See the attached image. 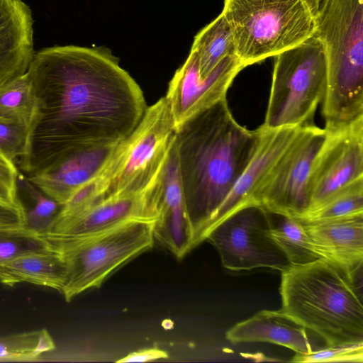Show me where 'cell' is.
<instances>
[{
	"instance_id": "6da1fadb",
	"label": "cell",
	"mask_w": 363,
	"mask_h": 363,
	"mask_svg": "<svg viewBox=\"0 0 363 363\" xmlns=\"http://www.w3.org/2000/svg\"><path fill=\"white\" fill-rule=\"evenodd\" d=\"M27 72L37 101L18 162L28 176L75 152L118 143L147 108L139 85L105 48H46L34 53Z\"/></svg>"
},
{
	"instance_id": "7a4b0ae2",
	"label": "cell",
	"mask_w": 363,
	"mask_h": 363,
	"mask_svg": "<svg viewBox=\"0 0 363 363\" xmlns=\"http://www.w3.org/2000/svg\"><path fill=\"white\" fill-rule=\"evenodd\" d=\"M261 136L233 116L224 98L175 130L181 186L194 248L206 240L209 223L251 160Z\"/></svg>"
},
{
	"instance_id": "3957f363",
	"label": "cell",
	"mask_w": 363,
	"mask_h": 363,
	"mask_svg": "<svg viewBox=\"0 0 363 363\" xmlns=\"http://www.w3.org/2000/svg\"><path fill=\"white\" fill-rule=\"evenodd\" d=\"M281 311L327 346L363 341L362 287L324 258L281 272Z\"/></svg>"
},
{
	"instance_id": "277c9868",
	"label": "cell",
	"mask_w": 363,
	"mask_h": 363,
	"mask_svg": "<svg viewBox=\"0 0 363 363\" xmlns=\"http://www.w3.org/2000/svg\"><path fill=\"white\" fill-rule=\"evenodd\" d=\"M327 60L325 130L363 117V0H321L314 35Z\"/></svg>"
},
{
	"instance_id": "5b68a950",
	"label": "cell",
	"mask_w": 363,
	"mask_h": 363,
	"mask_svg": "<svg viewBox=\"0 0 363 363\" xmlns=\"http://www.w3.org/2000/svg\"><path fill=\"white\" fill-rule=\"evenodd\" d=\"M320 0H224L221 13L245 67L313 36Z\"/></svg>"
},
{
	"instance_id": "8992f818",
	"label": "cell",
	"mask_w": 363,
	"mask_h": 363,
	"mask_svg": "<svg viewBox=\"0 0 363 363\" xmlns=\"http://www.w3.org/2000/svg\"><path fill=\"white\" fill-rule=\"evenodd\" d=\"M153 223L130 220L82 238L38 234L47 248L64 258L67 273L61 291L67 301L99 288L114 272L150 250L155 242Z\"/></svg>"
},
{
	"instance_id": "52a82bcc",
	"label": "cell",
	"mask_w": 363,
	"mask_h": 363,
	"mask_svg": "<svg viewBox=\"0 0 363 363\" xmlns=\"http://www.w3.org/2000/svg\"><path fill=\"white\" fill-rule=\"evenodd\" d=\"M274 57L270 94L262 126L274 129L312 124L326 88L327 60L322 43L313 35Z\"/></svg>"
},
{
	"instance_id": "ba28073f",
	"label": "cell",
	"mask_w": 363,
	"mask_h": 363,
	"mask_svg": "<svg viewBox=\"0 0 363 363\" xmlns=\"http://www.w3.org/2000/svg\"><path fill=\"white\" fill-rule=\"evenodd\" d=\"M175 130L164 96L147 107L133 131L118 143L102 172L108 181L107 197L138 194L147 189L165 164Z\"/></svg>"
},
{
	"instance_id": "9c48e42d",
	"label": "cell",
	"mask_w": 363,
	"mask_h": 363,
	"mask_svg": "<svg viewBox=\"0 0 363 363\" xmlns=\"http://www.w3.org/2000/svg\"><path fill=\"white\" fill-rule=\"evenodd\" d=\"M325 130L313 124L301 128L252 196V202L272 213L299 219L310 207L309 181Z\"/></svg>"
},
{
	"instance_id": "30bf717a",
	"label": "cell",
	"mask_w": 363,
	"mask_h": 363,
	"mask_svg": "<svg viewBox=\"0 0 363 363\" xmlns=\"http://www.w3.org/2000/svg\"><path fill=\"white\" fill-rule=\"evenodd\" d=\"M269 213L257 204L245 206L225 219L206 240L217 249L224 268L235 272L270 268L280 272L290 264L269 235Z\"/></svg>"
},
{
	"instance_id": "8fae6325",
	"label": "cell",
	"mask_w": 363,
	"mask_h": 363,
	"mask_svg": "<svg viewBox=\"0 0 363 363\" xmlns=\"http://www.w3.org/2000/svg\"><path fill=\"white\" fill-rule=\"evenodd\" d=\"M325 132L311 167L308 211L337 190L363 177V117Z\"/></svg>"
},
{
	"instance_id": "7c38bea8",
	"label": "cell",
	"mask_w": 363,
	"mask_h": 363,
	"mask_svg": "<svg viewBox=\"0 0 363 363\" xmlns=\"http://www.w3.org/2000/svg\"><path fill=\"white\" fill-rule=\"evenodd\" d=\"M236 55L223 59L205 78L199 72L196 54L191 50L168 86L167 99L175 128L191 117L226 98L228 89L244 69Z\"/></svg>"
},
{
	"instance_id": "4fadbf2b",
	"label": "cell",
	"mask_w": 363,
	"mask_h": 363,
	"mask_svg": "<svg viewBox=\"0 0 363 363\" xmlns=\"http://www.w3.org/2000/svg\"><path fill=\"white\" fill-rule=\"evenodd\" d=\"M155 186L158 218L152 226L155 241L169 250L177 259H182L194 249L193 233L181 186L174 143L155 179Z\"/></svg>"
},
{
	"instance_id": "5bb4252c",
	"label": "cell",
	"mask_w": 363,
	"mask_h": 363,
	"mask_svg": "<svg viewBox=\"0 0 363 363\" xmlns=\"http://www.w3.org/2000/svg\"><path fill=\"white\" fill-rule=\"evenodd\" d=\"M302 127L268 129L259 126L261 136L256 151L223 203L211 219L207 235L240 208L254 204L252 196Z\"/></svg>"
},
{
	"instance_id": "9a60e30c",
	"label": "cell",
	"mask_w": 363,
	"mask_h": 363,
	"mask_svg": "<svg viewBox=\"0 0 363 363\" xmlns=\"http://www.w3.org/2000/svg\"><path fill=\"white\" fill-rule=\"evenodd\" d=\"M155 194L150 185L138 194L108 196L50 234L82 238L99 233L130 220L154 223L158 218Z\"/></svg>"
},
{
	"instance_id": "2e32d148",
	"label": "cell",
	"mask_w": 363,
	"mask_h": 363,
	"mask_svg": "<svg viewBox=\"0 0 363 363\" xmlns=\"http://www.w3.org/2000/svg\"><path fill=\"white\" fill-rule=\"evenodd\" d=\"M117 145L75 152L27 177L45 194L62 205L77 189L102 174Z\"/></svg>"
},
{
	"instance_id": "e0dca14e",
	"label": "cell",
	"mask_w": 363,
	"mask_h": 363,
	"mask_svg": "<svg viewBox=\"0 0 363 363\" xmlns=\"http://www.w3.org/2000/svg\"><path fill=\"white\" fill-rule=\"evenodd\" d=\"M299 220L321 257L357 279L362 272L363 213L328 220Z\"/></svg>"
},
{
	"instance_id": "ac0fdd59",
	"label": "cell",
	"mask_w": 363,
	"mask_h": 363,
	"mask_svg": "<svg viewBox=\"0 0 363 363\" xmlns=\"http://www.w3.org/2000/svg\"><path fill=\"white\" fill-rule=\"evenodd\" d=\"M33 25L22 0H0V90L28 71L35 53Z\"/></svg>"
},
{
	"instance_id": "d6986e66",
	"label": "cell",
	"mask_w": 363,
	"mask_h": 363,
	"mask_svg": "<svg viewBox=\"0 0 363 363\" xmlns=\"http://www.w3.org/2000/svg\"><path fill=\"white\" fill-rule=\"evenodd\" d=\"M225 337L232 343L269 342L301 354H310L325 347L318 340H322L320 337L297 323L281 309L259 311L230 328Z\"/></svg>"
},
{
	"instance_id": "ffe728a7",
	"label": "cell",
	"mask_w": 363,
	"mask_h": 363,
	"mask_svg": "<svg viewBox=\"0 0 363 363\" xmlns=\"http://www.w3.org/2000/svg\"><path fill=\"white\" fill-rule=\"evenodd\" d=\"M67 267L64 258L48 250L19 256L0 267V282L9 286L27 282L61 292Z\"/></svg>"
},
{
	"instance_id": "44dd1931",
	"label": "cell",
	"mask_w": 363,
	"mask_h": 363,
	"mask_svg": "<svg viewBox=\"0 0 363 363\" xmlns=\"http://www.w3.org/2000/svg\"><path fill=\"white\" fill-rule=\"evenodd\" d=\"M269 213V235L284 253L290 264H303L323 258L298 219Z\"/></svg>"
},
{
	"instance_id": "7402d4cb",
	"label": "cell",
	"mask_w": 363,
	"mask_h": 363,
	"mask_svg": "<svg viewBox=\"0 0 363 363\" xmlns=\"http://www.w3.org/2000/svg\"><path fill=\"white\" fill-rule=\"evenodd\" d=\"M191 50L198 57L202 78L206 77L223 59L236 55L231 30L222 13L196 34Z\"/></svg>"
},
{
	"instance_id": "603a6c76",
	"label": "cell",
	"mask_w": 363,
	"mask_h": 363,
	"mask_svg": "<svg viewBox=\"0 0 363 363\" xmlns=\"http://www.w3.org/2000/svg\"><path fill=\"white\" fill-rule=\"evenodd\" d=\"M36 106L33 84L27 72L0 90V117L26 124L30 128Z\"/></svg>"
},
{
	"instance_id": "cb8c5ba5",
	"label": "cell",
	"mask_w": 363,
	"mask_h": 363,
	"mask_svg": "<svg viewBox=\"0 0 363 363\" xmlns=\"http://www.w3.org/2000/svg\"><path fill=\"white\" fill-rule=\"evenodd\" d=\"M363 213V177L335 191L298 220L313 221Z\"/></svg>"
},
{
	"instance_id": "d4e9b609",
	"label": "cell",
	"mask_w": 363,
	"mask_h": 363,
	"mask_svg": "<svg viewBox=\"0 0 363 363\" xmlns=\"http://www.w3.org/2000/svg\"><path fill=\"white\" fill-rule=\"evenodd\" d=\"M55 348V342L46 329L2 336L0 362L33 361Z\"/></svg>"
},
{
	"instance_id": "484cf974",
	"label": "cell",
	"mask_w": 363,
	"mask_h": 363,
	"mask_svg": "<svg viewBox=\"0 0 363 363\" xmlns=\"http://www.w3.org/2000/svg\"><path fill=\"white\" fill-rule=\"evenodd\" d=\"M18 187L33 201L31 208L26 211V228L37 234L46 233L62 205L45 194L27 176L21 173Z\"/></svg>"
},
{
	"instance_id": "4316f807",
	"label": "cell",
	"mask_w": 363,
	"mask_h": 363,
	"mask_svg": "<svg viewBox=\"0 0 363 363\" xmlns=\"http://www.w3.org/2000/svg\"><path fill=\"white\" fill-rule=\"evenodd\" d=\"M48 250L38 234L26 227L0 230V267L23 255Z\"/></svg>"
},
{
	"instance_id": "83f0119b",
	"label": "cell",
	"mask_w": 363,
	"mask_h": 363,
	"mask_svg": "<svg viewBox=\"0 0 363 363\" xmlns=\"http://www.w3.org/2000/svg\"><path fill=\"white\" fill-rule=\"evenodd\" d=\"M291 362H363V341L325 346L310 354L296 353Z\"/></svg>"
},
{
	"instance_id": "f1b7e54d",
	"label": "cell",
	"mask_w": 363,
	"mask_h": 363,
	"mask_svg": "<svg viewBox=\"0 0 363 363\" xmlns=\"http://www.w3.org/2000/svg\"><path fill=\"white\" fill-rule=\"evenodd\" d=\"M29 126L0 117V150L11 160L19 162L26 155Z\"/></svg>"
},
{
	"instance_id": "f546056e",
	"label": "cell",
	"mask_w": 363,
	"mask_h": 363,
	"mask_svg": "<svg viewBox=\"0 0 363 363\" xmlns=\"http://www.w3.org/2000/svg\"><path fill=\"white\" fill-rule=\"evenodd\" d=\"M20 172L16 162L0 150V199L11 203L20 199L18 196Z\"/></svg>"
},
{
	"instance_id": "4dcf8cb0",
	"label": "cell",
	"mask_w": 363,
	"mask_h": 363,
	"mask_svg": "<svg viewBox=\"0 0 363 363\" xmlns=\"http://www.w3.org/2000/svg\"><path fill=\"white\" fill-rule=\"evenodd\" d=\"M24 227H26V209L22 202L0 201V230Z\"/></svg>"
},
{
	"instance_id": "1f68e13d",
	"label": "cell",
	"mask_w": 363,
	"mask_h": 363,
	"mask_svg": "<svg viewBox=\"0 0 363 363\" xmlns=\"http://www.w3.org/2000/svg\"><path fill=\"white\" fill-rule=\"evenodd\" d=\"M168 354L166 351L157 347L146 348L133 352L117 360L118 363L145 362L153 360L167 359Z\"/></svg>"
},
{
	"instance_id": "d6a6232c",
	"label": "cell",
	"mask_w": 363,
	"mask_h": 363,
	"mask_svg": "<svg viewBox=\"0 0 363 363\" xmlns=\"http://www.w3.org/2000/svg\"><path fill=\"white\" fill-rule=\"evenodd\" d=\"M0 201H4V200H2V199H0Z\"/></svg>"
},
{
	"instance_id": "836d02e7",
	"label": "cell",
	"mask_w": 363,
	"mask_h": 363,
	"mask_svg": "<svg viewBox=\"0 0 363 363\" xmlns=\"http://www.w3.org/2000/svg\"><path fill=\"white\" fill-rule=\"evenodd\" d=\"M320 1H321V0H320Z\"/></svg>"
}]
</instances>
